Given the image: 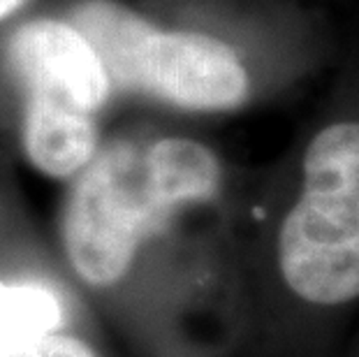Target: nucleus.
Returning <instances> with one entry per match:
<instances>
[{
  "label": "nucleus",
  "instance_id": "423d86ee",
  "mask_svg": "<svg viewBox=\"0 0 359 357\" xmlns=\"http://www.w3.org/2000/svg\"><path fill=\"white\" fill-rule=\"evenodd\" d=\"M60 323L63 307L49 288L0 281V355L56 334Z\"/></svg>",
  "mask_w": 359,
  "mask_h": 357
},
{
  "label": "nucleus",
  "instance_id": "7ed1b4c3",
  "mask_svg": "<svg viewBox=\"0 0 359 357\" xmlns=\"http://www.w3.org/2000/svg\"><path fill=\"white\" fill-rule=\"evenodd\" d=\"M74 24L102 60L109 81L197 112L234 109L248 74L227 44L200 33H163L121 5L90 0Z\"/></svg>",
  "mask_w": 359,
  "mask_h": 357
},
{
  "label": "nucleus",
  "instance_id": "f257e3e1",
  "mask_svg": "<svg viewBox=\"0 0 359 357\" xmlns=\"http://www.w3.org/2000/svg\"><path fill=\"white\" fill-rule=\"evenodd\" d=\"M218 186L220 163L200 142L109 144L90 158L67 200L63 239L72 267L93 285L114 283L144 239L183 204L211 200Z\"/></svg>",
  "mask_w": 359,
  "mask_h": 357
},
{
  "label": "nucleus",
  "instance_id": "f03ea898",
  "mask_svg": "<svg viewBox=\"0 0 359 357\" xmlns=\"http://www.w3.org/2000/svg\"><path fill=\"white\" fill-rule=\"evenodd\" d=\"M302 193L278 234V264L304 302L359 299V121H334L304 154Z\"/></svg>",
  "mask_w": 359,
  "mask_h": 357
},
{
  "label": "nucleus",
  "instance_id": "6e6552de",
  "mask_svg": "<svg viewBox=\"0 0 359 357\" xmlns=\"http://www.w3.org/2000/svg\"><path fill=\"white\" fill-rule=\"evenodd\" d=\"M24 0H0V19H5L7 14H12Z\"/></svg>",
  "mask_w": 359,
  "mask_h": 357
},
{
  "label": "nucleus",
  "instance_id": "20e7f679",
  "mask_svg": "<svg viewBox=\"0 0 359 357\" xmlns=\"http://www.w3.org/2000/svg\"><path fill=\"white\" fill-rule=\"evenodd\" d=\"M7 58L28 95L49 97L93 114L109 95V77L95 49L77 28L33 21L10 40Z\"/></svg>",
  "mask_w": 359,
  "mask_h": 357
},
{
  "label": "nucleus",
  "instance_id": "39448f33",
  "mask_svg": "<svg viewBox=\"0 0 359 357\" xmlns=\"http://www.w3.org/2000/svg\"><path fill=\"white\" fill-rule=\"evenodd\" d=\"M24 142L28 158L49 177H70L90 163L97 147L93 114L28 95Z\"/></svg>",
  "mask_w": 359,
  "mask_h": 357
},
{
  "label": "nucleus",
  "instance_id": "0eeeda50",
  "mask_svg": "<svg viewBox=\"0 0 359 357\" xmlns=\"http://www.w3.org/2000/svg\"><path fill=\"white\" fill-rule=\"evenodd\" d=\"M0 357H95V353L83 341L56 332L37 341H30V344Z\"/></svg>",
  "mask_w": 359,
  "mask_h": 357
}]
</instances>
